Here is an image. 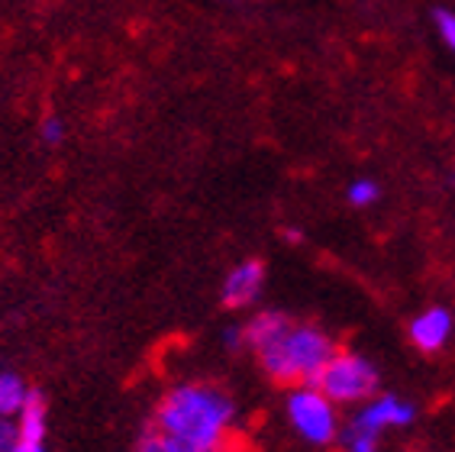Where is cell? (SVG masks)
Returning a JSON list of instances; mask_svg holds the SVG:
<instances>
[{"instance_id":"1","label":"cell","mask_w":455,"mask_h":452,"mask_svg":"<svg viewBox=\"0 0 455 452\" xmlns=\"http://www.w3.org/2000/svg\"><path fill=\"white\" fill-rule=\"evenodd\" d=\"M236 424V404L223 388L207 382L175 384L156 408V430L175 436L197 452L227 449Z\"/></svg>"},{"instance_id":"2","label":"cell","mask_w":455,"mask_h":452,"mask_svg":"<svg viewBox=\"0 0 455 452\" xmlns=\"http://www.w3.org/2000/svg\"><path fill=\"white\" fill-rule=\"evenodd\" d=\"M339 352L336 339L316 323H291L272 346L259 349V366L278 384H316L326 362Z\"/></svg>"},{"instance_id":"3","label":"cell","mask_w":455,"mask_h":452,"mask_svg":"<svg viewBox=\"0 0 455 452\" xmlns=\"http://www.w3.org/2000/svg\"><path fill=\"white\" fill-rule=\"evenodd\" d=\"M378 384H381V375H378L375 362L355 349H339L316 378V388L333 400L336 408H352V404L359 408L368 398H375Z\"/></svg>"},{"instance_id":"4","label":"cell","mask_w":455,"mask_h":452,"mask_svg":"<svg viewBox=\"0 0 455 452\" xmlns=\"http://www.w3.org/2000/svg\"><path fill=\"white\" fill-rule=\"evenodd\" d=\"M284 410H288V424L294 426V433L304 440L307 446L314 449H326V446L339 443V410L330 398H326L316 384H298L291 388L288 400H284Z\"/></svg>"},{"instance_id":"5","label":"cell","mask_w":455,"mask_h":452,"mask_svg":"<svg viewBox=\"0 0 455 452\" xmlns=\"http://www.w3.org/2000/svg\"><path fill=\"white\" fill-rule=\"evenodd\" d=\"M417 420V408L411 400L397 398V394H375L365 404H359L355 417L349 420V426H359L368 433H385V430H397V426H411Z\"/></svg>"},{"instance_id":"6","label":"cell","mask_w":455,"mask_h":452,"mask_svg":"<svg viewBox=\"0 0 455 452\" xmlns=\"http://www.w3.org/2000/svg\"><path fill=\"white\" fill-rule=\"evenodd\" d=\"M265 291V265L259 259H243L239 265L227 271L223 287H220V301L229 311H243V307L259 304Z\"/></svg>"},{"instance_id":"7","label":"cell","mask_w":455,"mask_h":452,"mask_svg":"<svg viewBox=\"0 0 455 452\" xmlns=\"http://www.w3.org/2000/svg\"><path fill=\"white\" fill-rule=\"evenodd\" d=\"M455 330V320H452V313L446 311V307H427V311H420L417 317L411 320V343L420 352H439V349L446 346L449 336H452Z\"/></svg>"},{"instance_id":"8","label":"cell","mask_w":455,"mask_h":452,"mask_svg":"<svg viewBox=\"0 0 455 452\" xmlns=\"http://www.w3.org/2000/svg\"><path fill=\"white\" fill-rule=\"evenodd\" d=\"M291 317L281 311H255L252 317H249V323L243 327V339H245V349H265L272 346L275 339L281 336V333L291 327Z\"/></svg>"},{"instance_id":"9","label":"cell","mask_w":455,"mask_h":452,"mask_svg":"<svg viewBox=\"0 0 455 452\" xmlns=\"http://www.w3.org/2000/svg\"><path fill=\"white\" fill-rule=\"evenodd\" d=\"M17 440H27V443H45V433H49V408H45V398L39 391H29L27 404L20 408L17 414Z\"/></svg>"},{"instance_id":"10","label":"cell","mask_w":455,"mask_h":452,"mask_svg":"<svg viewBox=\"0 0 455 452\" xmlns=\"http://www.w3.org/2000/svg\"><path fill=\"white\" fill-rule=\"evenodd\" d=\"M29 388L27 382H23V375L17 372H0V417H17L20 408L27 404L29 398Z\"/></svg>"},{"instance_id":"11","label":"cell","mask_w":455,"mask_h":452,"mask_svg":"<svg viewBox=\"0 0 455 452\" xmlns=\"http://www.w3.org/2000/svg\"><path fill=\"white\" fill-rule=\"evenodd\" d=\"M342 452H378V433H368L359 426H346L339 433Z\"/></svg>"},{"instance_id":"12","label":"cell","mask_w":455,"mask_h":452,"mask_svg":"<svg viewBox=\"0 0 455 452\" xmlns=\"http://www.w3.org/2000/svg\"><path fill=\"white\" fill-rule=\"evenodd\" d=\"M346 198H349L352 207H371V204H378V198H381V184H378L375 178H355V182L349 184Z\"/></svg>"},{"instance_id":"13","label":"cell","mask_w":455,"mask_h":452,"mask_svg":"<svg viewBox=\"0 0 455 452\" xmlns=\"http://www.w3.org/2000/svg\"><path fill=\"white\" fill-rule=\"evenodd\" d=\"M433 20H436V29H439V39L449 45L455 52V13L452 10H436L433 13Z\"/></svg>"},{"instance_id":"14","label":"cell","mask_w":455,"mask_h":452,"mask_svg":"<svg viewBox=\"0 0 455 452\" xmlns=\"http://www.w3.org/2000/svg\"><path fill=\"white\" fill-rule=\"evenodd\" d=\"M39 136H43L45 146H59V142L65 140V126H61L59 117H49V120H43V126H39Z\"/></svg>"},{"instance_id":"15","label":"cell","mask_w":455,"mask_h":452,"mask_svg":"<svg viewBox=\"0 0 455 452\" xmlns=\"http://www.w3.org/2000/svg\"><path fill=\"white\" fill-rule=\"evenodd\" d=\"M136 452H168V443H165V436L158 433L156 426H152L149 433L142 436L140 446H136Z\"/></svg>"},{"instance_id":"16","label":"cell","mask_w":455,"mask_h":452,"mask_svg":"<svg viewBox=\"0 0 455 452\" xmlns=\"http://www.w3.org/2000/svg\"><path fill=\"white\" fill-rule=\"evenodd\" d=\"M17 443V424L7 417H0V452H10Z\"/></svg>"},{"instance_id":"17","label":"cell","mask_w":455,"mask_h":452,"mask_svg":"<svg viewBox=\"0 0 455 452\" xmlns=\"http://www.w3.org/2000/svg\"><path fill=\"white\" fill-rule=\"evenodd\" d=\"M223 346H227L229 352H239V349H245V339H243V327H229V330L223 333Z\"/></svg>"},{"instance_id":"18","label":"cell","mask_w":455,"mask_h":452,"mask_svg":"<svg viewBox=\"0 0 455 452\" xmlns=\"http://www.w3.org/2000/svg\"><path fill=\"white\" fill-rule=\"evenodd\" d=\"M10 452H45V443H27V440H17Z\"/></svg>"},{"instance_id":"19","label":"cell","mask_w":455,"mask_h":452,"mask_svg":"<svg viewBox=\"0 0 455 452\" xmlns=\"http://www.w3.org/2000/svg\"><path fill=\"white\" fill-rule=\"evenodd\" d=\"M217 452H229V446H227V449H217Z\"/></svg>"}]
</instances>
